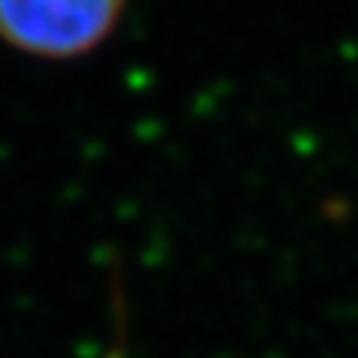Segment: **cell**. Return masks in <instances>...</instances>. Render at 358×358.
Segmentation results:
<instances>
[{
	"instance_id": "6da1fadb",
	"label": "cell",
	"mask_w": 358,
	"mask_h": 358,
	"mask_svg": "<svg viewBox=\"0 0 358 358\" xmlns=\"http://www.w3.org/2000/svg\"><path fill=\"white\" fill-rule=\"evenodd\" d=\"M129 0H0V42L24 57L69 63L114 36Z\"/></svg>"
}]
</instances>
